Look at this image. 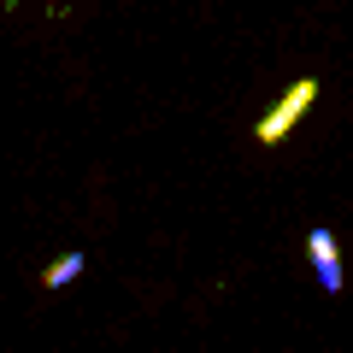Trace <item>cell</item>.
Masks as SVG:
<instances>
[{
	"mask_svg": "<svg viewBox=\"0 0 353 353\" xmlns=\"http://www.w3.org/2000/svg\"><path fill=\"white\" fill-rule=\"evenodd\" d=\"M83 265H88V253H83V248L59 253V259L41 271V289H65V283H77V277H83Z\"/></svg>",
	"mask_w": 353,
	"mask_h": 353,
	"instance_id": "3",
	"label": "cell"
},
{
	"mask_svg": "<svg viewBox=\"0 0 353 353\" xmlns=\"http://www.w3.org/2000/svg\"><path fill=\"white\" fill-rule=\"evenodd\" d=\"M312 101H318V77H301V83H289V88H283V101L271 106L259 124H253V141H259V148H277V141H289V136H294V124L312 112Z\"/></svg>",
	"mask_w": 353,
	"mask_h": 353,
	"instance_id": "1",
	"label": "cell"
},
{
	"mask_svg": "<svg viewBox=\"0 0 353 353\" xmlns=\"http://www.w3.org/2000/svg\"><path fill=\"white\" fill-rule=\"evenodd\" d=\"M306 259H312V271H318V289L341 294V241H336V230L318 224L312 236H306Z\"/></svg>",
	"mask_w": 353,
	"mask_h": 353,
	"instance_id": "2",
	"label": "cell"
}]
</instances>
